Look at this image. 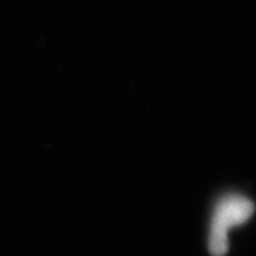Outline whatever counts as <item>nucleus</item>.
I'll use <instances>...</instances> for the list:
<instances>
[{
  "label": "nucleus",
  "instance_id": "f257e3e1",
  "mask_svg": "<svg viewBox=\"0 0 256 256\" xmlns=\"http://www.w3.org/2000/svg\"><path fill=\"white\" fill-rule=\"evenodd\" d=\"M255 212V205L244 195L229 194L222 196L212 215L210 232V252L214 256H224L228 252V232L245 224Z\"/></svg>",
  "mask_w": 256,
  "mask_h": 256
}]
</instances>
